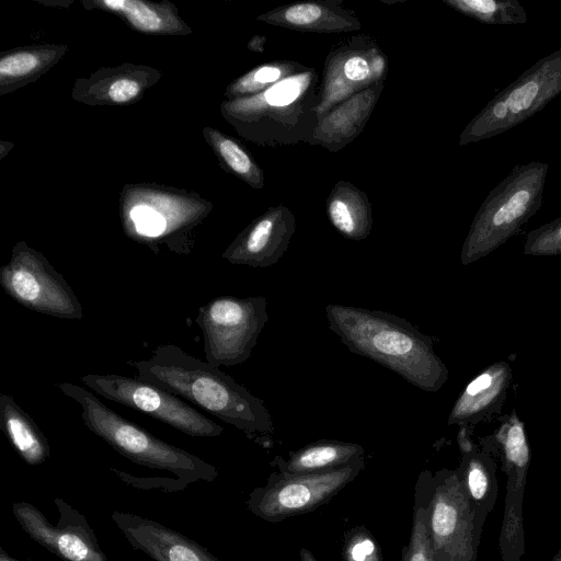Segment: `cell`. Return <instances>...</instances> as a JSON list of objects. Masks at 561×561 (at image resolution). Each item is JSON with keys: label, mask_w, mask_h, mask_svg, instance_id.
I'll use <instances>...</instances> for the list:
<instances>
[{"label": "cell", "mask_w": 561, "mask_h": 561, "mask_svg": "<svg viewBox=\"0 0 561 561\" xmlns=\"http://www.w3.org/2000/svg\"><path fill=\"white\" fill-rule=\"evenodd\" d=\"M319 88L316 69L308 67L264 92L231 102L229 112L242 133L262 146L312 145L319 121Z\"/></svg>", "instance_id": "3957f363"}, {"label": "cell", "mask_w": 561, "mask_h": 561, "mask_svg": "<svg viewBox=\"0 0 561 561\" xmlns=\"http://www.w3.org/2000/svg\"><path fill=\"white\" fill-rule=\"evenodd\" d=\"M216 146L221 158L233 173L255 188L263 187V171L239 144L230 138L218 136Z\"/></svg>", "instance_id": "4316f807"}, {"label": "cell", "mask_w": 561, "mask_h": 561, "mask_svg": "<svg viewBox=\"0 0 561 561\" xmlns=\"http://www.w3.org/2000/svg\"><path fill=\"white\" fill-rule=\"evenodd\" d=\"M257 20L273 26L319 34L350 33L362 27L355 12L340 0L295 2L261 14Z\"/></svg>", "instance_id": "e0dca14e"}, {"label": "cell", "mask_w": 561, "mask_h": 561, "mask_svg": "<svg viewBox=\"0 0 561 561\" xmlns=\"http://www.w3.org/2000/svg\"><path fill=\"white\" fill-rule=\"evenodd\" d=\"M385 82L354 94L319 116L312 145L341 151L364 130L381 95Z\"/></svg>", "instance_id": "ac0fdd59"}, {"label": "cell", "mask_w": 561, "mask_h": 561, "mask_svg": "<svg viewBox=\"0 0 561 561\" xmlns=\"http://www.w3.org/2000/svg\"><path fill=\"white\" fill-rule=\"evenodd\" d=\"M364 448L355 443L318 440L289 453L287 460L276 458L280 473H311L336 469L364 458Z\"/></svg>", "instance_id": "603a6c76"}, {"label": "cell", "mask_w": 561, "mask_h": 561, "mask_svg": "<svg viewBox=\"0 0 561 561\" xmlns=\"http://www.w3.org/2000/svg\"><path fill=\"white\" fill-rule=\"evenodd\" d=\"M343 556L345 561H382L377 541L364 527L352 528L345 535Z\"/></svg>", "instance_id": "f1b7e54d"}, {"label": "cell", "mask_w": 561, "mask_h": 561, "mask_svg": "<svg viewBox=\"0 0 561 561\" xmlns=\"http://www.w3.org/2000/svg\"><path fill=\"white\" fill-rule=\"evenodd\" d=\"M0 427L26 463L38 466L48 459L50 447L44 433L8 393H0Z\"/></svg>", "instance_id": "7402d4cb"}, {"label": "cell", "mask_w": 561, "mask_h": 561, "mask_svg": "<svg viewBox=\"0 0 561 561\" xmlns=\"http://www.w3.org/2000/svg\"><path fill=\"white\" fill-rule=\"evenodd\" d=\"M551 561H561V546L558 549L557 553L554 554V557L552 558Z\"/></svg>", "instance_id": "8d00e7d4"}, {"label": "cell", "mask_w": 561, "mask_h": 561, "mask_svg": "<svg viewBox=\"0 0 561 561\" xmlns=\"http://www.w3.org/2000/svg\"><path fill=\"white\" fill-rule=\"evenodd\" d=\"M388 69V58L371 36L362 34L342 42L324 60L318 116L354 94L385 82Z\"/></svg>", "instance_id": "4fadbf2b"}, {"label": "cell", "mask_w": 561, "mask_h": 561, "mask_svg": "<svg viewBox=\"0 0 561 561\" xmlns=\"http://www.w3.org/2000/svg\"><path fill=\"white\" fill-rule=\"evenodd\" d=\"M307 68L295 60H272L250 70L234 82L230 90L239 99L253 96L286 78L305 71Z\"/></svg>", "instance_id": "484cf974"}, {"label": "cell", "mask_w": 561, "mask_h": 561, "mask_svg": "<svg viewBox=\"0 0 561 561\" xmlns=\"http://www.w3.org/2000/svg\"><path fill=\"white\" fill-rule=\"evenodd\" d=\"M139 84L131 79H118L108 89V96L116 103L131 100L139 93Z\"/></svg>", "instance_id": "d6a6232c"}, {"label": "cell", "mask_w": 561, "mask_h": 561, "mask_svg": "<svg viewBox=\"0 0 561 561\" xmlns=\"http://www.w3.org/2000/svg\"><path fill=\"white\" fill-rule=\"evenodd\" d=\"M524 253L536 256L561 254V216L529 231Z\"/></svg>", "instance_id": "83f0119b"}, {"label": "cell", "mask_w": 561, "mask_h": 561, "mask_svg": "<svg viewBox=\"0 0 561 561\" xmlns=\"http://www.w3.org/2000/svg\"><path fill=\"white\" fill-rule=\"evenodd\" d=\"M458 444L461 461L457 470L474 512L476 527L482 535L485 519L497 500L496 463L489 447L483 443L482 448H478L463 431L459 432Z\"/></svg>", "instance_id": "d6986e66"}, {"label": "cell", "mask_w": 561, "mask_h": 561, "mask_svg": "<svg viewBox=\"0 0 561 561\" xmlns=\"http://www.w3.org/2000/svg\"><path fill=\"white\" fill-rule=\"evenodd\" d=\"M2 289L21 306L51 317L81 320L82 306L64 276L38 252L18 244L0 270Z\"/></svg>", "instance_id": "30bf717a"}, {"label": "cell", "mask_w": 561, "mask_h": 561, "mask_svg": "<svg viewBox=\"0 0 561 561\" xmlns=\"http://www.w3.org/2000/svg\"><path fill=\"white\" fill-rule=\"evenodd\" d=\"M494 442L484 444L493 455L500 456L502 470L507 478L499 535L500 557L502 561H520L526 549L523 502L530 451L524 423L515 413L501 425Z\"/></svg>", "instance_id": "7c38bea8"}, {"label": "cell", "mask_w": 561, "mask_h": 561, "mask_svg": "<svg viewBox=\"0 0 561 561\" xmlns=\"http://www.w3.org/2000/svg\"><path fill=\"white\" fill-rule=\"evenodd\" d=\"M268 321L264 296H219L198 309L195 322L204 339L206 362L214 366L244 363Z\"/></svg>", "instance_id": "52a82bcc"}, {"label": "cell", "mask_w": 561, "mask_h": 561, "mask_svg": "<svg viewBox=\"0 0 561 561\" xmlns=\"http://www.w3.org/2000/svg\"><path fill=\"white\" fill-rule=\"evenodd\" d=\"M433 484L434 473L422 471L415 484L410 539L402 550L401 561H436L428 528Z\"/></svg>", "instance_id": "cb8c5ba5"}, {"label": "cell", "mask_w": 561, "mask_h": 561, "mask_svg": "<svg viewBox=\"0 0 561 561\" xmlns=\"http://www.w3.org/2000/svg\"><path fill=\"white\" fill-rule=\"evenodd\" d=\"M364 466L362 458L327 471L274 473L266 485L250 493L248 508L255 516L273 523L313 511L353 481Z\"/></svg>", "instance_id": "ba28073f"}, {"label": "cell", "mask_w": 561, "mask_h": 561, "mask_svg": "<svg viewBox=\"0 0 561 561\" xmlns=\"http://www.w3.org/2000/svg\"><path fill=\"white\" fill-rule=\"evenodd\" d=\"M104 4L122 12L136 27L142 31H158L162 26L160 15L147 4L136 0H106Z\"/></svg>", "instance_id": "f546056e"}, {"label": "cell", "mask_w": 561, "mask_h": 561, "mask_svg": "<svg viewBox=\"0 0 561 561\" xmlns=\"http://www.w3.org/2000/svg\"><path fill=\"white\" fill-rule=\"evenodd\" d=\"M327 216L334 229L353 241L366 239L373 229V206L365 192L353 183L337 181L325 203Z\"/></svg>", "instance_id": "44dd1931"}, {"label": "cell", "mask_w": 561, "mask_h": 561, "mask_svg": "<svg viewBox=\"0 0 561 561\" xmlns=\"http://www.w3.org/2000/svg\"><path fill=\"white\" fill-rule=\"evenodd\" d=\"M561 94V48L540 58L495 94L466 125L459 145L503 134L519 125Z\"/></svg>", "instance_id": "8992f818"}, {"label": "cell", "mask_w": 561, "mask_h": 561, "mask_svg": "<svg viewBox=\"0 0 561 561\" xmlns=\"http://www.w3.org/2000/svg\"><path fill=\"white\" fill-rule=\"evenodd\" d=\"M295 231L294 213L284 204L272 206L237 238L222 257L236 265L270 267L285 254Z\"/></svg>", "instance_id": "9a60e30c"}, {"label": "cell", "mask_w": 561, "mask_h": 561, "mask_svg": "<svg viewBox=\"0 0 561 561\" xmlns=\"http://www.w3.org/2000/svg\"><path fill=\"white\" fill-rule=\"evenodd\" d=\"M130 219L139 236L158 238L167 230L165 218L147 205L134 206L130 210Z\"/></svg>", "instance_id": "4dcf8cb0"}, {"label": "cell", "mask_w": 561, "mask_h": 561, "mask_svg": "<svg viewBox=\"0 0 561 561\" xmlns=\"http://www.w3.org/2000/svg\"><path fill=\"white\" fill-rule=\"evenodd\" d=\"M455 11L489 25H518L527 22L518 0H444Z\"/></svg>", "instance_id": "d4e9b609"}, {"label": "cell", "mask_w": 561, "mask_h": 561, "mask_svg": "<svg viewBox=\"0 0 561 561\" xmlns=\"http://www.w3.org/2000/svg\"><path fill=\"white\" fill-rule=\"evenodd\" d=\"M299 554H300L301 561H318L314 558V556L306 548H301Z\"/></svg>", "instance_id": "e575fe53"}, {"label": "cell", "mask_w": 561, "mask_h": 561, "mask_svg": "<svg viewBox=\"0 0 561 561\" xmlns=\"http://www.w3.org/2000/svg\"><path fill=\"white\" fill-rule=\"evenodd\" d=\"M112 519L129 543L154 561H220L207 549L157 522L114 512Z\"/></svg>", "instance_id": "2e32d148"}, {"label": "cell", "mask_w": 561, "mask_h": 561, "mask_svg": "<svg viewBox=\"0 0 561 561\" xmlns=\"http://www.w3.org/2000/svg\"><path fill=\"white\" fill-rule=\"evenodd\" d=\"M0 561H21L9 556L2 548H0ZM30 561V560H26Z\"/></svg>", "instance_id": "d590c367"}, {"label": "cell", "mask_w": 561, "mask_h": 561, "mask_svg": "<svg viewBox=\"0 0 561 561\" xmlns=\"http://www.w3.org/2000/svg\"><path fill=\"white\" fill-rule=\"evenodd\" d=\"M144 379L193 402L245 434H271L264 403L233 378L173 344L157 346L149 359L129 362Z\"/></svg>", "instance_id": "7a4b0ae2"}, {"label": "cell", "mask_w": 561, "mask_h": 561, "mask_svg": "<svg viewBox=\"0 0 561 561\" xmlns=\"http://www.w3.org/2000/svg\"><path fill=\"white\" fill-rule=\"evenodd\" d=\"M548 168L540 161L517 164L489 192L463 241L462 265L493 252L540 209Z\"/></svg>", "instance_id": "5b68a950"}, {"label": "cell", "mask_w": 561, "mask_h": 561, "mask_svg": "<svg viewBox=\"0 0 561 561\" xmlns=\"http://www.w3.org/2000/svg\"><path fill=\"white\" fill-rule=\"evenodd\" d=\"M510 378L507 364L488 367L463 389L451 409L448 424L466 425L480 420L503 400Z\"/></svg>", "instance_id": "ffe728a7"}, {"label": "cell", "mask_w": 561, "mask_h": 561, "mask_svg": "<svg viewBox=\"0 0 561 561\" xmlns=\"http://www.w3.org/2000/svg\"><path fill=\"white\" fill-rule=\"evenodd\" d=\"M56 525L27 502H15L12 512L23 530L62 561H108L87 518L65 500H54Z\"/></svg>", "instance_id": "5bb4252c"}, {"label": "cell", "mask_w": 561, "mask_h": 561, "mask_svg": "<svg viewBox=\"0 0 561 561\" xmlns=\"http://www.w3.org/2000/svg\"><path fill=\"white\" fill-rule=\"evenodd\" d=\"M266 41L267 38L265 36L256 35L249 43V48L256 53H263Z\"/></svg>", "instance_id": "836d02e7"}, {"label": "cell", "mask_w": 561, "mask_h": 561, "mask_svg": "<svg viewBox=\"0 0 561 561\" xmlns=\"http://www.w3.org/2000/svg\"><path fill=\"white\" fill-rule=\"evenodd\" d=\"M330 330L354 354L392 370L414 387L438 391L448 370L433 340L403 318L381 310L328 304Z\"/></svg>", "instance_id": "6da1fadb"}, {"label": "cell", "mask_w": 561, "mask_h": 561, "mask_svg": "<svg viewBox=\"0 0 561 561\" xmlns=\"http://www.w3.org/2000/svg\"><path fill=\"white\" fill-rule=\"evenodd\" d=\"M38 65V58L32 53H15L0 60V75L20 77L33 71Z\"/></svg>", "instance_id": "1f68e13d"}, {"label": "cell", "mask_w": 561, "mask_h": 561, "mask_svg": "<svg viewBox=\"0 0 561 561\" xmlns=\"http://www.w3.org/2000/svg\"><path fill=\"white\" fill-rule=\"evenodd\" d=\"M57 387L79 404L84 425L133 462L167 470L185 484L199 480L211 482L217 478L218 471L213 465L128 421L90 390L71 382H61Z\"/></svg>", "instance_id": "277c9868"}, {"label": "cell", "mask_w": 561, "mask_h": 561, "mask_svg": "<svg viewBox=\"0 0 561 561\" xmlns=\"http://www.w3.org/2000/svg\"><path fill=\"white\" fill-rule=\"evenodd\" d=\"M428 528L436 561H477L481 534L457 469L434 473Z\"/></svg>", "instance_id": "8fae6325"}, {"label": "cell", "mask_w": 561, "mask_h": 561, "mask_svg": "<svg viewBox=\"0 0 561 561\" xmlns=\"http://www.w3.org/2000/svg\"><path fill=\"white\" fill-rule=\"evenodd\" d=\"M81 381L105 399L146 413L186 435L217 437L224 432L222 426L180 397L139 377L88 374Z\"/></svg>", "instance_id": "9c48e42d"}]
</instances>
